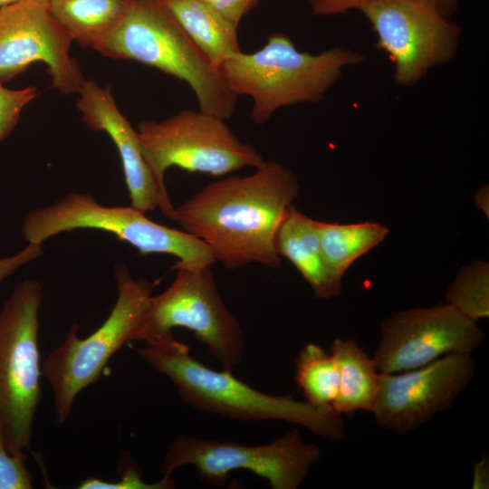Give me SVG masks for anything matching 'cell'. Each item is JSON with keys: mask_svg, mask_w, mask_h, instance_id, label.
<instances>
[{"mask_svg": "<svg viewBox=\"0 0 489 489\" xmlns=\"http://www.w3.org/2000/svg\"><path fill=\"white\" fill-rule=\"evenodd\" d=\"M299 193L292 170L265 161L251 175L206 184L176 207L175 221L228 269L250 264L278 268L277 231Z\"/></svg>", "mask_w": 489, "mask_h": 489, "instance_id": "obj_1", "label": "cell"}, {"mask_svg": "<svg viewBox=\"0 0 489 489\" xmlns=\"http://www.w3.org/2000/svg\"><path fill=\"white\" fill-rule=\"evenodd\" d=\"M135 351L177 388L193 408L244 421L283 420L302 426L329 440L345 436L341 415L321 410L292 396H274L253 388L231 371L207 368L190 356L187 345L173 340Z\"/></svg>", "mask_w": 489, "mask_h": 489, "instance_id": "obj_2", "label": "cell"}, {"mask_svg": "<svg viewBox=\"0 0 489 489\" xmlns=\"http://www.w3.org/2000/svg\"><path fill=\"white\" fill-rule=\"evenodd\" d=\"M154 67L189 85L198 110L229 120L237 96L220 68L192 42L161 0H129L114 29L93 49Z\"/></svg>", "mask_w": 489, "mask_h": 489, "instance_id": "obj_3", "label": "cell"}, {"mask_svg": "<svg viewBox=\"0 0 489 489\" xmlns=\"http://www.w3.org/2000/svg\"><path fill=\"white\" fill-rule=\"evenodd\" d=\"M364 61L362 53L343 46L301 52L286 34L274 33L261 49L241 51L219 68L235 95L251 98V118L261 125L282 108L321 101L345 67Z\"/></svg>", "mask_w": 489, "mask_h": 489, "instance_id": "obj_4", "label": "cell"}, {"mask_svg": "<svg viewBox=\"0 0 489 489\" xmlns=\"http://www.w3.org/2000/svg\"><path fill=\"white\" fill-rule=\"evenodd\" d=\"M117 300L101 326L88 337H79L73 323L63 341L44 360L42 376L53 394L55 421H67L78 394L96 382L109 360L124 344L138 340L149 306L154 283L134 279L123 263L114 265Z\"/></svg>", "mask_w": 489, "mask_h": 489, "instance_id": "obj_5", "label": "cell"}, {"mask_svg": "<svg viewBox=\"0 0 489 489\" xmlns=\"http://www.w3.org/2000/svg\"><path fill=\"white\" fill-rule=\"evenodd\" d=\"M79 229L110 233L142 254L173 255L177 265L200 268L216 262L209 247L183 229L158 224L131 206H103L89 194L70 193L49 206L33 209L24 216L21 228L27 244H36Z\"/></svg>", "mask_w": 489, "mask_h": 489, "instance_id": "obj_6", "label": "cell"}, {"mask_svg": "<svg viewBox=\"0 0 489 489\" xmlns=\"http://www.w3.org/2000/svg\"><path fill=\"white\" fill-rule=\"evenodd\" d=\"M41 283L24 279L0 310V430L14 455L29 447L41 399L39 311Z\"/></svg>", "mask_w": 489, "mask_h": 489, "instance_id": "obj_7", "label": "cell"}, {"mask_svg": "<svg viewBox=\"0 0 489 489\" xmlns=\"http://www.w3.org/2000/svg\"><path fill=\"white\" fill-rule=\"evenodd\" d=\"M171 269L177 271L176 276L164 292L151 296L138 340L149 346L166 345L174 340V328H186L224 370L232 371L243 360L244 334L219 293L211 265L174 264Z\"/></svg>", "mask_w": 489, "mask_h": 489, "instance_id": "obj_8", "label": "cell"}, {"mask_svg": "<svg viewBox=\"0 0 489 489\" xmlns=\"http://www.w3.org/2000/svg\"><path fill=\"white\" fill-rule=\"evenodd\" d=\"M225 121L200 110H183L160 121L139 123L136 130L143 156L165 196L169 197L165 174L171 167L223 177L244 167L257 168L265 162Z\"/></svg>", "mask_w": 489, "mask_h": 489, "instance_id": "obj_9", "label": "cell"}, {"mask_svg": "<svg viewBox=\"0 0 489 489\" xmlns=\"http://www.w3.org/2000/svg\"><path fill=\"white\" fill-rule=\"evenodd\" d=\"M321 455V448L305 443L298 428L260 446L180 436L165 454L161 472L171 477L177 468L191 465L201 480L224 486L229 473L247 470L267 480L273 489H297Z\"/></svg>", "mask_w": 489, "mask_h": 489, "instance_id": "obj_10", "label": "cell"}, {"mask_svg": "<svg viewBox=\"0 0 489 489\" xmlns=\"http://www.w3.org/2000/svg\"><path fill=\"white\" fill-rule=\"evenodd\" d=\"M360 10L377 36L375 47L393 63L398 85H416L457 52L460 27L422 0H366Z\"/></svg>", "mask_w": 489, "mask_h": 489, "instance_id": "obj_11", "label": "cell"}, {"mask_svg": "<svg viewBox=\"0 0 489 489\" xmlns=\"http://www.w3.org/2000/svg\"><path fill=\"white\" fill-rule=\"evenodd\" d=\"M380 331L372 356L380 373L410 370L447 354H471L484 336L477 321L449 303L398 312L381 322Z\"/></svg>", "mask_w": 489, "mask_h": 489, "instance_id": "obj_12", "label": "cell"}, {"mask_svg": "<svg viewBox=\"0 0 489 489\" xmlns=\"http://www.w3.org/2000/svg\"><path fill=\"white\" fill-rule=\"evenodd\" d=\"M471 354H447L425 366L380 373L371 413L383 428L407 434L449 408L474 377Z\"/></svg>", "mask_w": 489, "mask_h": 489, "instance_id": "obj_13", "label": "cell"}, {"mask_svg": "<svg viewBox=\"0 0 489 489\" xmlns=\"http://www.w3.org/2000/svg\"><path fill=\"white\" fill-rule=\"evenodd\" d=\"M72 43L48 5L19 3L0 7V82H7L31 64L43 62L53 88L64 95L78 94L85 79L71 55Z\"/></svg>", "mask_w": 489, "mask_h": 489, "instance_id": "obj_14", "label": "cell"}, {"mask_svg": "<svg viewBox=\"0 0 489 489\" xmlns=\"http://www.w3.org/2000/svg\"><path fill=\"white\" fill-rule=\"evenodd\" d=\"M78 95L76 108L83 123L92 130L105 132L117 149L130 206L144 213L159 209L175 221L176 207L159 189L143 156L137 130L118 108L111 87L85 80Z\"/></svg>", "mask_w": 489, "mask_h": 489, "instance_id": "obj_15", "label": "cell"}, {"mask_svg": "<svg viewBox=\"0 0 489 489\" xmlns=\"http://www.w3.org/2000/svg\"><path fill=\"white\" fill-rule=\"evenodd\" d=\"M275 247L280 257H285L296 267L316 298L330 299L340 294L342 277L324 262L318 221L291 206L278 228Z\"/></svg>", "mask_w": 489, "mask_h": 489, "instance_id": "obj_16", "label": "cell"}, {"mask_svg": "<svg viewBox=\"0 0 489 489\" xmlns=\"http://www.w3.org/2000/svg\"><path fill=\"white\" fill-rule=\"evenodd\" d=\"M330 353L339 373L334 411L340 415H351L359 410L371 412L380 377L373 358L352 340L336 339Z\"/></svg>", "mask_w": 489, "mask_h": 489, "instance_id": "obj_17", "label": "cell"}, {"mask_svg": "<svg viewBox=\"0 0 489 489\" xmlns=\"http://www.w3.org/2000/svg\"><path fill=\"white\" fill-rule=\"evenodd\" d=\"M185 33L217 67L241 52L238 28L198 0H161Z\"/></svg>", "mask_w": 489, "mask_h": 489, "instance_id": "obj_18", "label": "cell"}, {"mask_svg": "<svg viewBox=\"0 0 489 489\" xmlns=\"http://www.w3.org/2000/svg\"><path fill=\"white\" fill-rule=\"evenodd\" d=\"M129 0H51L48 8L72 42L91 48L104 39L123 16Z\"/></svg>", "mask_w": 489, "mask_h": 489, "instance_id": "obj_19", "label": "cell"}, {"mask_svg": "<svg viewBox=\"0 0 489 489\" xmlns=\"http://www.w3.org/2000/svg\"><path fill=\"white\" fill-rule=\"evenodd\" d=\"M318 232L325 264L342 277L353 262L386 237L388 229L371 222L341 225L318 221Z\"/></svg>", "mask_w": 489, "mask_h": 489, "instance_id": "obj_20", "label": "cell"}, {"mask_svg": "<svg viewBox=\"0 0 489 489\" xmlns=\"http://www.w3.org/2000/svg\"><path fill=\"white\" fill-rule=\"evenodd\" d=\"M294 380L306 401L325 411H334L339 373L331 353L315 343L306 344L295 360Z\"/></svg>", "mask_w": 489, "mask_h": 489, "instance_id": "obj_21", "label": "cell"}, {"mask_svg": "<svg viewBox=\"0 0 489 489\" xmlns=\"http://www.w3.org/2000/svg\"><path fill=\"white\" fill-rule=\"evenodd\" d=\"M447 303L477 321L489 315L488 264L477 261L463 268L446 292Z\"/></svg>", "mask_w": 489, "mask_h": 489, "instance_id": "obj_22", "label": "cell"}, {"mask_svg": "<svg viewBox=\"0 0 489 489\" xmlns=\"http://www.w3.org/2000/svg\"><path fill=\"white\" fill-rule=\"evenodd\" d=\"M37 95L35 87L12 90L0 82V142L11 134L19 122L23 110Z\"/></svg>", "mask_w": 489, "mask_h": 489, "instance_id": "obj_23", "label": "cell"}, {"mask_svg": "<svg viewBox=\"0 0 489 489\" xmlns=\"http://www.w3.org/2000/svg\"><path fill=\"white\" fill-rule=\"evenodd\" d=\"M26 454H11L0 430V489H31L33 476L25 465Z\"/></svg>", "mask_w": 489, "mask_h": 489, "instance_id": "obj_24", "label": "cell"}, {"mask_svg": "<svg viewBox=\"0 0 489 489\" xmlns=\"http://www.w3.org/2000/svg\"><path fill=\"white\" fill-rule=\"evenodd\" d=\"M173 487L174 481L171 477L163 476L159 481L149 484L142 480L140 472L133 467H128L118 482L89 477L78 486L79 489H168Z\"/></svg>", "mask_w": 489, "mask_h": 489, "instance_id": "obj_25", "label": "cell"}, {"mask_svg": "<svg viewBox=\"0 0 489 489\" xmlns=\"http://www.w3.org/2000/svg\"><path fill=\"white\" fill-rule=\"evenodd\" d=\"M43 254L42 244H27L18 253L0 257V283L13 275L18 269L41 257Z\"/></svg>", "mask_w": 489, "mask_h": 489, "instance_id": "obj_26", "label": "cell"}, {"mask_svg": "<svg viewBox=\"0 0 489 489\" xmlns=\"http://www.w3.org/2000/svg\"><path fill=\"white\" fill-rule=\"evenodd\" d=\"M238 28L243 17L259 0H198Z\"/></svg>", "mask_w": 489, "mask_h": 489, "instance_id": "obj_27", "label": "cell"}, {"mask_svg": "<svg viewBox=\"0 0 489 489\" xmlns=\"http://www.w3.org/2000/svg\"><path fill=\"white\" fill-rule=\"evenodd\" d=\"M366 0H309L317 15H334L351 9H359Z\"/></svg>", "mask_w": 489, "mask_h": 489, "instance_id": "obj_28", "label": "cell"}, {"mask_svg": "<svg viewBox=\"0 0 489 489\" xmlns=\"http://www.w3.org/2000/svg\"><path fill=\"white\" fill-rule=\"evenodd\" d=\"M489 487V465L487 457H483L474 468L472 488L487 489Z\"/></svg>", "mask_w": 489, "mask_h": 489, "instance_id": "obj_29", "label": "cell"}, {"mask_svg": "<svg viewBox=\"0 0 489 489\" xmlns=\"http://www.w3.org/2000/svg\"><path fill=\"white\" fill-rule=\"evenodd\" d=\"M443 16L449 18L456 11L458 0H422Z\"/></svg>", "mask_w": 489, "mask_h": 489, "instance_id": "obj_30", "label": "cell"}, {"mask_svg": "<svg viewBox=\"0 0 489 489\" xmlns=\"http://www.w3.org/2000/svg\"><path fill=\"white\" fill-rule=\"evenodd\" d=\"M50 1L51 0H0V7L19 3H35L48 5Z\"/></svg>", "mask_w": 489, "mask_h": 489, "instance_id": "obj_31", "label": "cell"}]
</instances>
